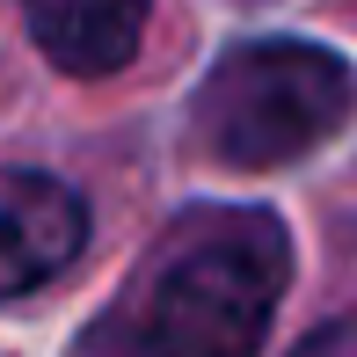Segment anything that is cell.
Returning <instances> with one entry per match:
<instances>
[{
  "mask_svg": "<svg viewBox=\"0 0 357 357\" xmlns=\"http://www.w3.org/2000/svg\"><path fill=\"white\" fill-rule=\"evenodd\" d=\"M291 278V234L263 204L183 212L95 321L88 357H255Z\"/></svg>",
  "mask_w": 357,
  "mask_h": 357,
  "instance_id": "6da1fadb",
  "label": "cell"
},
{
  "mask_svg": "<svg viewBox=\"0 0 357 357\" xmlns=\"http://www.w3.org/2000/svg\"><path fill=\"white\" fill-rule=\"evenodd\" d=\"M357 109V73L328 44L255 37L234 44L197 88V146L226 168H291L328 146Z\"/></svg>",
  "mask_w": 357,
  "mask_h": 357,
  "instance_id": "7a4b0ae2",
  "label": "cell"
},
{
  "mask_svg": "<svg viewBox=\"0 0 357 357\" xmlns=\"http://www.w3.org/2000/svg\"><path fill=\"white\" fill-rule=\"evenodd\" d=\"M88 248V204L44 168H0V299L66 278Z\"/></svg>",
  "mask_w": 357,
  "mask_h": 357,
  "instance_id": "3957f363",
  "label": "cell"
},
{
  "mask_svg": "<svg viewBox=\"0 0 357 357\" xmlns=\"http://www.w3.org/2000/svg\"><path fill=\"white\" fill-rule=\"evenodd\" d=\"M22 22L37 37V52L73 80H102L117 66H132L153 0H22Z\"/></svg>",
  "mask_w": 357,
  "mask_h": 357,
  "instance_id": "277c9868",
  "label": "cell"
},
{
  "mask_svg": "<svg viewBox=\"0 0 357 357\" xmlns=\"http://www.w3.org/2000/svg\"><path fill=\"white\" fill-rule=\"evenodd\" d=\"M291 357H357V314H343V321H328V328H314Z\"/></svg>",
  "mask_w": 357,
  "mask_h": 357,
  "instance_id": "5b68a950",
  "label": "cell"
}]
</instances>
